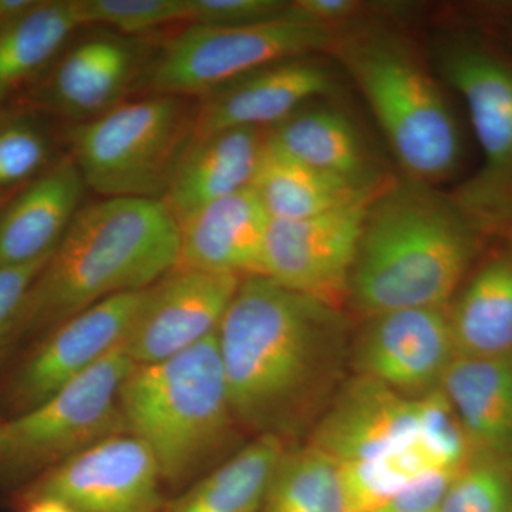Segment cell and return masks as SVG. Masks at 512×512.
Instances as JSON below:
<instances>
[{
    "mask_svg": "<svg viewBox=\"0 0 512 512\" xmlns=\"http://www.w3.org/2000/svg\"><path fill=\"white\" fill-rule=\"evenodd\" d=\"M376 195L306 220H271L262 276L339 308L349 296L367 211Z\"/></svg>",
    "mask_w": 512,
    "mask_h": 512,
    "instance_id": "obj_12",
    "label": "cell"
},
{
    "mask_svg": "<svg viewBox=\"0 0 512 512\" xmlns=\"http://www.w3.org/2000/svg\"><path fill=\"white\" fill-rule=\"evenodd\" d=\"M5 421H6V417H3L2 414H0V444H2V434H3V427H5Z\"/></svg>",
    "mask_w": 512,
    "mask_h": 512,
    "instance_id": "obj_39",
    "label": "cell"
},
{
    "mask_svg": "<svg viewBox=\"0 0 512 512\" xmlns=\"http://www.w3.org/2000/svg\"><path fill=\"white\" fill-rule=\"evenodd\" d=\"M82 10L86 25L100 23L133 36L190 19V0H82Z\"/></svg>",
    "mask_w": 512,
    "mask_h": 512,
    "instance_id": "obj_30",
    "label": "cell"
},
{
    "mask_svg": "<svg viewBox=\"0 0 512 512\" xmlns=\"http://www.w3.org/2000/svg\"><path fill=\"white\" fill-rule=\"evenodd\" d=\"M456 357L447 308L402 309L373 316L357 367L367 379L420 397L440 387Z\"/></svg>",
    "mask_w": 512,
    "mask_h": 512,
    "instance_id": "obj_14",
    "label": "cell"
},
{
    "mask_svg": "<svg viewBox=\"0 0 512 512\" xmlns=\"http://www.w3.org/2000/svg\"><path fill=\"white\" fill-rule=\"evenodd\" d=\"M83 25L82 0H37L28 15L2 30L0 100L40 72Z\"/></svg>",
    "mask_w": 512,
    "mask_h": 512,
    "instance_id": "obj_26",
    "label": "cell"
},
{
    "mask_svg": "<svg viewBox=\"0 0 512 512\" xmlns=\"http://www.w3.org/2000/svg\"><path fill=\"white\" fill-rule=\"evenodd\" d=\"M36 3L37 0H0V32L28 15Z\"/></svg>",
    "mask_w": 512,
    "mask_h": 512,
    "instance_id": "obj_35",
    "label": "cell"
},
{
    "mask_svg": "<svg viewBox=\"0 0 512 512\" xmlns=\"http://www.w3.org/2000/svg\"><path fill=\"white\" fill-rule=\"evenodd\" d=\"M6 202H8V197H6L5 191H0V211L5 207Z\"/></svg>",
    "mask_w": 512,
    "mask_h": 512,
    "instance_id": "obj_38",
    "label": "cell"
},
{
    "mask_svg": "<svg viewBox=\"0 0 512 512\" xmlns=\"http://www.w3.org/2000/svg\"><path fill=\"white\" fill-rule=\"evenodd\" d=\"M266 141L299 163L363 187H380L362 137L352 121L332 107H302L275 124Z\"/></svg>",
    "mask_w": 512,
    "mask_h": 512,
    "instance_id": "obj_22",
    "label": "cell"
},
{
    "mask_svg": "<svg viewBox=\"0 0 512 512\" xmlns=\"http://www.w3.org/2000/svg\"><path fill=\"white\" fill-rule=\"evenodd\" d=\"M185 97L156 94L119 104L72 131L84 184L106 198L164 197L194 136Z\"/></svg>",
    "mask_w": 512,
    "mask_h": 512,
    "instance_id": "obj_6",
    "label": "cell"
},
{
    "mask_svg": "<svg viewBox=\"0 0 512 512\" xmlns=\"http://www.w3.org/2000/svg\"><path fill=\"white\" fill-rule=\"evenodd\" d=\"M336 86L332 70L311 56L268 64L205 94L195 111L192 140L229 128L274 127Z\"/></svg>",
    "mask_w": 512,
    "mask_h": 512,
    "instance_id": "obj_15",
    "label": "cell"
},
{
    "mask_svg": "<svg viewBox=\"0 0 512 512\" xmlns=\"http://www.w3.org/2000/svg\"><path fill=\"white\" fill-rule=\"evenodd\" d=\"M20 512H76L70 505L53 497H35L19 501Z\"/></svg>",
    "mask_w": 512,
    "mask_h": 512,
    "instance_id": "obj_36",
    "label": "cell"
},
{
    "mask_svg": "<svg viewBox=\"0 0 512 512\" xmlns=\"http://www.w3.org/2000/svg\"><path fill=\"white\" fill-rule=\"evenodd\" d=\"M421 433V396H406L360 376L319 424L312 446L338 464L375 460L412 444Z\"/></svg>",
    "mask_w": 512,
    "mask_h": 512,
    "instance_id": "obj_16",
    "label": "cell"
},
{
    "mask_svg": "<svg viewBox=\"0 0 512 512\" xmlns=\"http://www.w3.org/2000/svg\"><path fill=\"white\" fill-rule=\"evenodd\" d=\"M339 308L249 276L217 330L229 400L239 426L284 439L318 384L342 333Z\"/></svg>",
    "mask_w": 512,
    "mask_h": 512,
    "instance_id": "obj_1",
    "label": "cell"
},
{
    "mask_svg": "<svg viewBox=\"0 0 512 512\" xmlns=\"http://www.w3.org/2000/svg\"><path fill=\"white\" fill-rule=\"evenodd\" d=\"M463 468L421 478L370 512H439L451 481Z\"/></svg>",
    "mask_w": 512,
    "mask_h": 512,
    "instance_id": "obj_34",
    "label": "cell"
},
{
    "mask_svg": "<svg viewBox=\"0 0 512 512\" xmlns=\"http://www.w3.org/2000/svg\"><path fill=\"white\" fill-rule=\"evenodd\" d=\"M440 389L453 406L474 457L512 467V353L457 356Z\"/></svg>",
    "mask_w": 512,
    "mask_h": 512,
    "instance_id": "obj_20",
    "label": "cell"
},
{
    "mask_svg": "<svg viewBox=\"0 0 512 512\" xmlns=\"http://www.w3.org/2000/svg\"><path fill=\"white\" fill-rule=\"evenodd\" d=\"M120 409L127 433L146 444L168 490L180 493L220 466L239 424L217 333L163 362L134 365Z\"/></svg>",
    "mask_w": 512,
    "mask_h": 512,
    "instance_id": "obj_4",
    "label": "cell"
},
{
    "mask_svg": "<svg viewBox=\"0 0 512 512\" xmlns=\"http://www.w3.org/2000/svg\"><path fill=\"white\" fill-rule=\"evenodd\" d=\"M511 512H512V510H511Z\"/></svg>",
    "mask_w": 512,
    "mask_h": 512,
    "instance_id": "obj_40",
    "label": "cell"
},
{
    "mask_svg": "<svg viewBox=\"0 0 512 512\" xmlns=\"http://www.w3.org/2000/svg\"><path fill=\"white\" fill-rule=\"evenodd\" d=\"M512 467L474 458L451 481L439 512H511Z\"/></svg>",
    "mask_w": 512,
    "mask_h": 512,
    "instance_id": "obj_29",
    "label": "cell"
},
{
    "mask_svg": "<svg viewBox=\"0 0 512 512\" xmlns=\"http://www.w3.org/2000/svg\"><path fill=\"white\" fill-rule=\"evenodd\" d=\"M265 144L266 134L255 127L192 140L161 201L181 222L210 202L252 187Z\"/></svg>",
    "mask_w": 512,
    "mask_h": 512,
    "instance_id": "obj_21",
    "label": "cell"
},
{
    "mask_svg": "<svg viewBox=\"0 0 512 512\" xmlns=\"http://www.w3.org/2000/svg\"><path fill=\"white\" fill-rule=\"evenodd\" d=\"M285 450L281 437H255L177 497L168 498L163 512H261L266 488Z\"/></svg>",
    "mask_w": 512,
    "mask_h": 512,
    "instance_id": "obj_25",
    "label": "cell"
},
{
    "mask_svg": "<svg viewBox=\"0 0 512 512\" xmlns=\"http://www.w3.org/2000/svg\"><path fill=\"white\" fill-rule=\"evenodd\" d=\"M52 255L25 265L0 266V360L19 343L30 288Z\"/></svg>",
    "mask_w": 512,
    "mask_h": 512,
    "instance_id": "obj_32",
    "label": "cell"
},
{
    "mask_svg": "<svg viewBox=\"0 0 512 512\" xmlns=\"http://www.w3.org/2000/svg\"><path fill=\"white\" fill-rule=\"evenodd\" d=\"M271 217L254 187L245 188L192 212L180 228L175 269L262 276Z\"/></svg>",
    "mask_w": 512,
    "mask_h": 512,
    "instance_id": "obj_17",
    "label": "cell"
},
{
    "mask_svg": "<svg viewBox=\"0 0 512 512\" xmlns=\"http://www.w3.org/2000/svg\"><path fill=\"white\" fill-rule=\"evenodd\" d=\"M289 12L291 3L282 0H190V19L202 26L259 25L284 18Z\"/></svg>",
    "mask_w": 512,
    "mask_h": 512,
    "instance_id": "obj_33",
    "label": "cell"
},
{
    "mask_svg": "<svg viewBox=\"0 0 512 512\" xmlns=\"http://www.w3.org/2000/svg\"><path fill=\"white\" fill-rule=\"evenodd\" d=\"M444 80L466 106L480 168L454 195L490 235L512 224V57L476 33L440 47Z\"/></svg>",
    "mask_w": 512,
    "mask_h": 512,
    "instance_id": "obj_7",
    "label": "cell"
},
{
    "mask_svg": "<svg viewBox=\"0 0 512 512\" xmlns=\"http://www.w3.org/2000/svg\"><path fill=\"white\" fill-rule=\"evenodd\" d=\"M133 367L121 345L35 409L6 419L0 476L32 481L84 448L127 433L120 392Z\"/></svg>",
    "mask_w": 512,
    "mask_h": 512,
    "instance_id": "obj_8",
    "label": "cell"
},
{
    "mask_svg": "<svg viewBox=\"0 0 512 512\" xmlns=\"http://www.w3.org/2000/svg\"><path fill=\"white\" fill-rule=\"evenodd\" d=\"M447 309L457 356L512 353V256L491 255Z\"/></svg>",
    "mask_w": 512,
    "mask_h": 512,
    "instance_id": "obj_23",
    "label": "cell"
},
{
    "mask_svg": "<svg viewBox=\"0 0 512 512\" xmlns=\"http://www.w3.org/2000/svg\"><path fill=\"white\" fill-rule=\"evenodd\" d=\"M336 52L352 74L409 180H447L464 157L463 130L440 84L396 36L340 37Z\"/></svg>",
    "mask_w": 512,
    "mask_h": 512,
    "instance_id": "obj_5",
    "label": "cell"
},
{
    "mask_svg": "<svg viewBox=\"0 0 512 512\" xmlns=\"http://www.w3.org/2000/svg\"><path fill=\"white\" fill-rule=\"evenodd\" d=\"M86 184L73 157L63 158L0 211V266L52 255L79 212Z\"/></svg>",
    "mask_w": 512,
    "mask_h": 512,
    "instance_id": "obj_18",
    "label": "cell"
},
{
    "mask_svg": "<svg viewBox=\"0 0 512 512\" xmlns=\"http://www.w3.org/2000/svg\"><path fill=\"white\" fill-rule=\"evenodd\" d=\"M338 466L349 512L373 511L421 478L460 470L423 433L389 456Z\"/></svg>",
    "mask_w": 512,
    "mask_h": 512,
    "instance_id": "obj_27",
    "label": "cell"
},
{
    "mask_svg": "<svg viewBox=\"0 0 512 512\" xmlns=\"http://www.w3.org/2000/svg\"><path fill=\"white\" fill-rule=\"evenodd\" d=\"M241 278L174 269L147 288L123 343L134 365L170 359L217 333Z\"/></svg>",
    "mask_w": 512,
    "mask_h": 512,
    "instance_id": "obj_13",
    "label": "cell"
},
{
    "mask_svg": "<svg viewBox=\"0 0 512 512\" xmlns=\"http://www.w3.org/2000/svg\"><path fill=\"white\" fill-rule=\"evenodd\" d=\"M165 485L156 458L130 433L114 434L50 468L19 501L53 497L76 512H163Z\"/></svg>",
    "mask_w": 512,
    "mask_h": 512,
    "instance_id": "obj_11",
    "label": "cell"
},
{
    "mask_svg": "<svg viewBox=\"0 0 512 512\" xmlns=\"http://www.w3.org/2000/svg\"><path fill=\"white\" fill-rule=\"evenodd\" d=\"M491 237L456 200L430 185H384L367 211L349 296L360 311L446 308Z\"/></svg>",
    "mask_w": 512,
    "mask_h": 512,
    "instance_id": "obj_2",
    "label": "cell"
},
{
    "mask_svg": "<svg viewBox=\"0 0 512 512\" xmlns=\"http://www.w3.org/2000/svg\"><path fill=\"white\" fill-rule=\"evenodd\" d=\"M252 187L271 220L298 221L366 200L384 185L363 187L323 173L286 157L266 141Z\"/></svg>",
    "mask_w": 512,
    "mask_h": 512,
    "instance_id": "obj_24",
    "label": "cell"
},
{
    "mask_svg": "<svg viewBox=\"0 0 512 512\" xmlns=\"http://www.w3.org/2000/svg\"><path fill=\"white\" fill-rule=\"evenodd\" d=\"M261 512H349L338 463L312 444L285 450L266 488Z\"/></svg>",
    "mask_w": 512,
    "mask_h": 512,
    "instance_id": "obj_28",
    "label": "cell"
},
{
    "mask_svg": "<svg viewBox=\"0 0 512 512\" xmlns=\"http://www.w3.org/2000/svg\"><path fill=\"white\" fill-rule=\"evenodd\" d=\"M49 141L28 121H12L0 127V191L28 180L49 157Z\"/></svg>",
    "mask_w": 512,
    "mask_h": 512,
    "instance_id": "obj_31",
    "label": "cell"
},
{
    "mask_svg": "<svg viewBox=\"0 0 512 512\" xmlns=\"http://www.w3.org/2000/svg\"><path fill=\"white\" fill-rule=\"evenodd\" d=\"M146 292L110 296L42 333L3 383L8 419L35 409L123 345Z\"/></svg>",
    "mask_w": 512,
    "mask_h": 512,
    "instance_id": "obj_10",
    "label": "cell"
},
{
    "mask_svg": "<svg viewBox=\"0 0 512 512\" xmlns=\"http://www.w3.org/2000/svg\"><path fill=\"white\" fill-rule=\"evenodd\" d=\"M146 47L136 39L96 35L74 46L46 87L45 99L60 113L94 119L114 109L143 66Z\"/></svg>",
    "mask_w": 512,
    "mask_h": 512,
    "instance_id": "obj_19",
    "label": "cell"
},
{
    "mask_svg": "<svg viewBox=\"0 0 512 512\" xmlns=\"http://www.w3.org/2000/svg\"><path fill=\"white\" fill-rule=\"evenodd\" d=\"M333 29L299 18L220 28L192 25L175 36L151 64L150 87L157 94L202 96L245 74L284 60L328 49Z\"/></svg>",
    "mask_w": 512,
    "mask_h": 512,
    "instance_id": "obj_9",
    "label": "cell"
},
{
    "mask_svg": "<svg viewBox=\"0 0 512 512\" xmlns=\"http://www.w3.org/2000/svg\"><path fill=\"white\" fill-rule=\"evenodd\" d=\"M503 235L507 237V248H505L504 251L512 256V224L510 225V227L505 229Z\"/></svg>",
    "mask_w": 512,
    "mask_h": 512,
    "instance_id": "obj_37",
    "label": "cell"
},
{
    "mask_svg": "<svg viewBox=\"0 0 512 512\" xmlns=\"http://www.w3.org/2000/svg\"><path fill=\"white\" fill-rule=\"evenodd\" d=\"M180 228L161 200L106 198L82 208L30 288L19 340L174 271Z\"/></svg>",
    "mask_w": 512,
    "mask_h": 512,
    "instance_id": "obj_3",
    "label": "cell"
}]
</instances>
